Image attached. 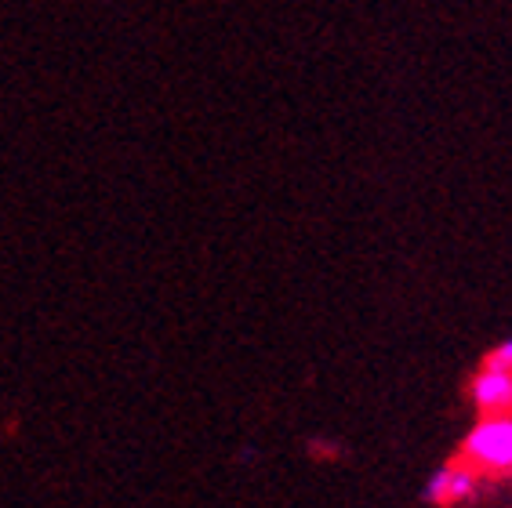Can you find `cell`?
Instances as JSON below:
<instances>
[{"mask_svg":"<svg viewBox=\"0 0 512 508\" xmlns=\"http://www.w3.org/2000/svg\"><path fill=\"white\" fill-rule=\"evenodd\" d=\"M462 461L480 476H512V414H480L462 440Z\"/></svg>","mask_w":512,"mask_h":508,"instance_id":"1","label":"cell"},{"mask_svg":"<svg viewBox=\"0 0 512 508\" xmlns=\"http://www.w3.org/2000/svg\"><path fill=\"white\" fill-rule=\"evenodd\" d=\"M469 400L476 414H512V367L483 363L469 381Z\"/></svg>","mask_w":512,"mask_h":508,"instance_id":"2","label":"cell"},{"mask_svg":"<svg viewBox=\"0 0 512 508\" xmlns=\"http://www.w3.org/2000/svg\"><path fill=\"white\" fill-rule=\"evenodd\" d=\"M476 483H480V472L469 461H451V465H440L429 476L425 501H433V505H462V501L476 498Z\"/></svg>","mask_w":512,"mask_h":508,"instance_id":"3","label":"cell"},{"mask_svg":"<svg viewBox=\"0 0 512 508\" xmlns=\"http://www.w3.org/2000/svg\"><path fill=\"white\" fill-rule=\"evenodd\" d=\"M483 363H494V367H512V338H505L502 345H494Z\"/></svg>","mask_w":512,"mask_h":508,"instance_id":"4","label":"cell"}]
</instances>
